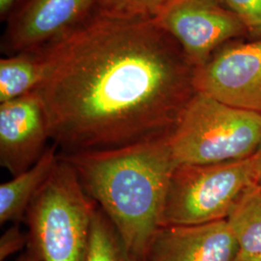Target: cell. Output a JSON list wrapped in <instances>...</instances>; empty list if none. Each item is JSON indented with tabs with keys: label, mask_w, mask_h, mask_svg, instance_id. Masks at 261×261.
Returning a JSON list of instances; mask_svg holds the SVG:
<instances>
[{
	"label": "cell",
	"mask_w": 261,
	"mask_h": 261,
	"mask_svg": "<svg viewBox=\"0 0 261 261\" xmlns=\"http://www.w3.org/2000/svg\"><path fill=\"white\" fill-rule=\"evenodd\" d=\"M43 47L47 73L35 91L64 153L168 137L196 93V67L153 19L94 12Z\"/></svg>",
	"instance_id": "cell-1"
},
{
	"label": "cell",
	"mask_w": 261,
	"mask_h": 261,
	"mask_svg": "<svg viewBox=\"0 0 261 261\" xmlns=\"http://www.w3.org/2000/svg\"><path fill=\"white\" fill-rule=\"evenodd\" d=\"M168 138L61 155L140 261L163 225L168 183L177 166Z\"/></svg>",
	"instance_id": "cell-2"
},
{
	"label": "cell",
	"mask_w": 261,
	"mask_h": 261,
	"mask_svg": "<svg viewBox=\"0 0 261 261\" xmlns=\"http://www.w3.org/2000/svg\"><path fill=\"white\" fill-rule=\"evenodd\" d=\"M96 207L75 169L59 155L24 216L28 249L41 261H85Z\"/></svg>",
	"instance_id": "cell-3"
},
{
	"label": "cell",
	"mask_w": 261,
	"mask_h": 261,
	"mask_svg": "<svg viewBox=\"0 0 261 261\" xmlns=\"http://www.w3.org/2000/svg\"><path fill=\"white\" fill-rule=\"evenodd\" d=\"M168 139L176 165L250 158L261 148V113L196 92Z\"/></svg>",
	"instance_id": "cell-4"
},
{
	"label": "cell",
	"mask_w": 261,
	"mask_h": 261,
	"mask_svg": "<svg viewBox=\"0 0 261 261\" xmlns=\"http://www.w3.org/2000/svg\"><path fill=\"white\" fill-rule=\"evenodd\" d=\"M258 175L256 155L216 164L177 165L169 179L162 224L225 220L243 194L257 183Z\"/></svg>",
	"instance_id": "cell-5"
},
{
	"label": "cell",
	"mask_w": 261,
	"mask_h": 261,
	"mask_svg": "<svg viewBox=\"0 0 261 261\" xmlns=\"http://www.w3.org/2000/svg\"><path fill=\"white\" fill-rule=\"evenodd\" d=\"M152 19L174 38L196 68L220 47L249 37L242 21L223 0H167Z\"/></svg>",
	"instance_id": "cell-6"
},
{
	"label": "cell",
	"mask_w": 261,
	"mask_h": 261,
	"mask_svg": "<svg viewBox=\"0 0 261 261\" xmlns=\"http://www.w3.org/2000/svg\"><path fill=\"white\" fill-rule=\"evenodd\" d=\"M194 85L221 103L261 113V38L220 47L196 68Z\"/></svg>",
	"instance_id": "cell-7"
},
{
	"label": "cell",
	"mask_w": 261,
	"mask_h": 261,
	"mask_svg": "<svg viewBox=\"0 0 261 261\" xmlns=\"http://www.w3.org/2000/svg\"><path fill=\"white\" fill-rule=\"evenodd\" d=\"M97 0H22L9 15L3 48L12 55L46 47L89 19Z\"/></svg>",
	"instance_id": "cell-8"
},
{
	"label": "cell",
	"mask_w": 261,
	"mask_h": 261,
	"mask_svg": "<svg viewBox=\"0 0 261 261\" xmlns=\"http://www.w3.org/2000/svg\"><path fill=\"white\" fill-rule=\"evenodd\" d=\"M49 139L47 112L36 91L0 103V165L13 176L43 156Z\"/></svg>",
	"instance_id": "cell-9"
},
{
	"label": "cell",
	"mask_w": 261,
	"mask_h": 261,
	"mask_svg": "<svg viewBox=\"0 0 261 261\" xmlns=\"http://www.w3.org/2000/svg\"><path fill=\"white\" fill-rule=\"evenodd\" d=\"M237 254V241L225 219L161 226L144 261H236Z\"/></svg>",
	"instance_id": "cell-10"
},
{
	"label": "cell",
	"mask_w": 261,
	"mask_h": 261,
	"mask_svg": "<svg viewBox=\"0 0 261 261\" xmlns=\"http://www.w3.org/2000/svg\"><path fill=\"white\" fill-rule=\"evenodd\" d=\"M57 147L54 143L32 167L0 185V224L24 220L28 206L56 167Z\"/></svg>",
	"instance_id": "cell-11"
},
{
	"label": "cell",
	"mask_w": 261,
	"mask_h": 261,
	"mask_svg": "<svg viewBox=\"0 0 261 261\" xmlns=\"http://www.w3.org/2000/svg\"><path fill=\"white\" fill-rule=\"evenodd\" d=\"M47 61L44 47L0 60V103L35 91L44 82Z\"/></svg>",
	"instance_id": "cell-12"
},
{
	"label": "cell",
	"mask_w": 261,
	"mask_h": 261,
	"mask_svg": "<svg viewBox=\"0 0 261 261\" xmlns=\"http://www.w3.org/2000/svg\"><path fill=\"white\" fill-rule=\"evenodd\" d=\"M238 245L236 261H261V188L250 187L226 218Z\"/></svg>",
	"instance_id": "cell-13"
},
{
	"label": "cell",
	"mask_w": 261,
	"mask_h": 261,
	"mask_svg": "<svg viewBox=\"0 0 261 261\" xmlns=\"http://www.w3.org/2000/svg\"><path fill=\"white\" fill-rule=\"evenodd\" d=\"M85 261H140L98 205L93 214Z\"/></svg>",
	"instance_id": "cell-14"
},
{
	"label": "cell",
	"mask_w": 261,
	"mask_h": 261,
	"mask_svg": "<svg viewBox=\"0 0 261 261\" xmlns=\"http://www.w3.org/2000/svg\"><path fill=\"white\" fill-rule=\"evenodd\" d=\"M167 0H97L95 12L115 19H152Z\"/></svg>",
	"instance_id": "cell-15"
},
{
	"label": "cell",
	"mask_w": 261,
	"mask_h": 261,
	"mask_svg": "<svg viewBox=\"0 0 261 261\" xmlns=\"http://www.w3.org/2000/svg\"><path fill=\"white\" fill-rule=\"evenodd\" d=\"M225 6L240 19L249 38H261V0H223Z\"/></svg>",
	"instance_id": "cell-16"
},
{
	"label": "cell",
	"mask_w": 261,
	"mask_h": 261,
	"mask_svg": "<svg viewBox=\"0 0 261 261\" xmlns=\"http://www.w3.org/2000/svg\"><path fill=\"white\" fill-rule=\"evenodd\" d=\"M28 233L22 232L18 224L11 225L0 238V261L20 252L28 247Z\"/></svg>",
	"instance_id": "cell-17"
},
{
	"label": "cell",
	"mask_w": 261,
	"mask_h": 261,
	"mask_svg": "<svg viewBox=\"0 0 261 261\" xmlns=\"http://www.w3.org/2000/svg\"><path fill=\"white\" fill-rule=\"evenodd\" d=\"M17 0H0V14L2 17L7 16Z\"/></svg>",
	"instance_id": "cell-18"
},
{
	"label": "cell",
	"mask_w": 261,
	"mask_h": 261,
	"mask_svg": "<svg viewBox=\"0 0 261 261\" xmlns=\"http://www.w3.org/2000/svg\"><path fill=\"white\" fill-rule=\"evenodd\" d=\"M15 261H41L37 255L32 252L28 247L25 248V251L22 252L19 257Z\"/></svg>",
	"instance_id": "cell-19"
},
{
	"label": "cell",
	"mask_w": 261,
	"mask_h": 261,
	"mask_svg": "<svg viewBox=\"0 0 261 261\" xmlns=\"http://www.w3.org/2000/svg\"><path fill=\"white\" fill-rule=\"evenodd\" d=\"M256 157L258 159V163H259V170H260L261 168V148L259 149V151L257 152V154H256Z\"/></svg>",
	"instance_id": "cell-20"
},
{
	"label": "cell",
	"mask_w": 261,
	"mask_h": 261,
	"mask_svg": "<svg viewBox=\"0 0 261 261\" xmlns=\"http://www.w3.org/2000/svg\"><path fill=\"white\" fill-rule=\"evenodd\" d=\"M257 183H258V185H259L261 188V168L260 170H259V175H258V180H257Z\"/></svg>",
	"instance_id": "cell-21"
}]
</instances>
